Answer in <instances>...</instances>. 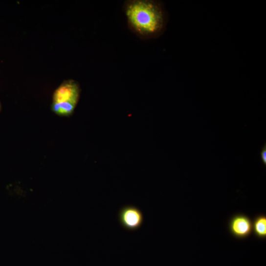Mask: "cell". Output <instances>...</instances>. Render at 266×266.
<instances>
[{
    "mask_svg": "<svg viewBox=\"0 0 266 266\" xmlns=\"http://www.w3.org/2000/svg\"><path fill=\"white\" fill-rule=\"evenodd\" d=\"M124 7L130 27L141 38H153L162 30L165 17L158 3L151 0H132Z\"/></svg>",
    "mask_w": 266,
    "mask_h": 266,
    "instance_id": "6da1fadb",
    "label": "cell"
},
{
    "mask_svg": "<svg viewBox=\"0 0 266 266\" xmlns=\"http://www.w3.org/2000/svg\"><path fill=\"white\" fill-rule=\"evenodd\" d=\"M80 96V86L76 81L64 82L54 91L52 109L61 116L71 115L78 104Z\"/></svg>",
    "mask_w": 266,
    "mask_h": 266,
    "instance_id": "7a4b0ae2",
    "label": "cell"
},
{
    "mask_svg": "<svg viewBox=\"0 0 266 266\" xmlns=\"http://www.w3.org/2000/svg\"><path fill=\"white\" fill-rule=\"evenodd\" d=\"M118 217L121 226L128 231L138 230L144 222V215L141 210L132 205H127L121 208Z\"/></svg>",
    "mask_w": 266,
    "mask_h": 266,
    "instance_id": "3957f363",
    "label": "cell"
},
{
    "mask_svg": "<svg viewBox=\"0 0 266 266\" xmlns=\"http://www.w3.org/2000/svg\"><path fill=\"white\" fill-rule=\"evenodd\" d=\"M229 230L233 236L238 239L248 237L252 232V222L245 215L239 214L234 216L229 223Z\"/></svg>",
    "mask_w": 266,
    "mask_h": 266,
    "instance_id": "277c9868",
    "label": "cell"
},
{
    "mask_svg": "<svg viewBox=\"0 0 266 266\" xmlns=\"http://www.w3.org/2000/svg\"><path fill=\"white\" fill-rule=\"evenodd\" d=\"M252 231L255 236L259 239L266 237V217L264 215H259L255 218L252 222Z\"/></svg>",
    "mask_w": 266,
    "mask_h": 266,
    "instance_id": "5b68a950",
    "label": "cell"
},
{
    "mask_svg": "<svg viewBox=\"0 0 266 266\" xmlns=\"http://www.w3.org/2000/svg\"><path fill=\"white\" fill-rule=\"evenodd\" d=\"M260 159L263 163L266 165V145L263 146L260 153Z\"/></svg>",
    "mask_w": 266,
    "mask_h": 266,
    "instance_id": "8992f818",
    "label": "cell"
},
{
    "mask_svg": "<svg viewBox=\"0 0 266 266\" xmlns=\"http://www.w3.org/2000/svg\"><path fill=\"white\" fill-rule=\"evenodd\" d=\"M1 104H0V111H1Z\"/></svg>",
    "mask_w": 266,
    "mask_h": 266,
    "instance_id": "52a82bcc",
    "label": "cell"
}]
</instances>
